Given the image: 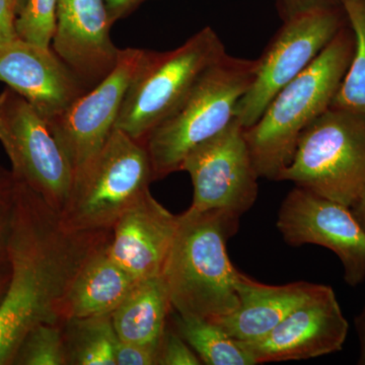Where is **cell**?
Masks as SVG:
<instances>
[{
	"mask_svg": "<svg viewBox=\"0 0 365 365\" xmlns=\"http://www.w3.org/2000/svg\"><path fill=\"white\" fill-rule=\"evenodd\" d=\"M198 355L173 327L168 325L157 348V365H200Z\"/></svg>",
	"mask_w": 365,
	"mask_h": 365,
	"instance_id": "25",
	"label": "cell"
},
{
	"mask_svg": "<svg viewBox=\"0 0 365 365\" xmlns=\"http://www.w3.org/2000/svg\"><path fill=\"white\" fill-rule=\"evenodd\" d=\"M58 0H26L16 16V35L32 44L51 47L57 25Z\"/></svg>",
	"mask_w": 365,
	"mask_h": 365,
	"instance_id": "24",
	"label": "cell"
},
{
	"mask_svg": "<svg viewBox=\"0 0 365 365\" xmlns=\"http://www.w3.org/2000/svg\"><path fill=\"white\" fill-rule=\"evenodd\" d=\"M355 326H356L360 343L359 364L365 365V307L359 316L355 319Z\"/></svg>",
	"mask_w": 365,
	"mask_h": 365,
	"instance_id": "31",
	"label": "cell"
},
{
	"mask_svg": "<svg viewBox=\"0 0 365 365\" xmlns=\"http://www.w3.org/2000/svg\"><path fill=\"white\" fill-rule=\"evenodd\" d=\"M16 21V14L11 0H0V45L18 38Z\"/></svg>",
	"mask_w": 365,
	"mask_h": 365,
	"instance_id": "29",
	"label": "cell"
},
{
	"mask_svg": "<svg viewBox=\"0 0 365 365\" xmlns=\"http://www.w3.org/2000/svg\"><path fill=\"white\" fill-rule=\"evenodd\" d=\"M182 170L188 173L193 185L189 210H222L241 217L256 202L260 178L237 118L222 133L192 151Z\"/></svg>",
	"mask_w": 365,
	"mask_h": 365,
	"instance_id": "10",
	"label": "cell"
},
{
	"mask_svg": "<svg viewBox=\"0 0 365 365\" xmlns=\"http://www.w3.org/2000/svg\"><path fill=\"white\" fill-rule=\"evenodd\" d=\"M0 143L14 176L61 212L73 179L71 165L47 122L9 88L0 93Z\"/></svg>",
	"mask_w": 365,
	"mask_h": 365,
	"instance_id": "9",
	"label": "cell"
},
{
	"mask_svg": "<svg viewBox=\"0 0 365 365\" xmlns=\"http://www.w3.org/2000/svg\"><path fill=\"white\" fill-rule=\"evenodd\" d=\"M111 239L112 230H64L59 213L16 179L7 242L11 277L0 304V365H11L21 340L35 327L63 324L62 302L74 278Z\"/></svg>",
	"mask_w": 365,
	"mask_h": 365,
	"instance_id": "1",
	"label": "cell"
},
{
	"mask_svg": "<svg viewBox=\"0 0 365 365\" xmlns=\"http://www.w3.org/2000/svg\"><path fill=\"white\" fill-rule=\"evenodd\" d=\"M11 365H67L62 324H41L21 340Z\"/></svg>",
	"mask_w": 365,
	"mask_h": 365,
	"instance_id": "23",
	"label": "cell"
},
{
	"mask_svg": "<svg viewBox=\"0 0 365 365\" xmlns=\"http://www.w3.org/2000/svg\"><path fill=\"white\" fill-rule=\"evenodd\" d=\"M0 81L25 98L48 126L88 91L51 47L19 37L0 45Z\"/></svg>",
	"mask_w": 365,
	"mask_h": 365,
	"instance_id": "14",
	"label": "cell"
},
{
	"mask_svg": "<svg viewBox=\"0 0 365 365\" xmlns=\"http://www.w3.org/2000/svg\"><path fill=\"white\" fill-rule=\"evenodd\" d=\"M16 177L11 170L0 165V262L7 260V242L16 205Z\"/></svg>",
	"mask_w": 365,
	"mask_h": 365,
	"instance_id": "26",
	"label": "cell"
},
{
	"mask_svg": "<svg viewBox=\"0 0 365 365\" xmlns=\"http://www.w3.org/2000/svg\"><path fill=\"white\" fill-rule=\"evenodd\" d=\"M347 319L335 292L328 285L295 309L271 332L242 343L255 364L306 360L339 352L347 338Z\"/></svg>",
	"mask_w": 365,
	"mask_h": 365,
	"instance_id": "13",
	"label": "cell"
},
{
	"mask_svg": "<svg viewBox=\"0 0 365 365\" xmlns=\"http://www.w3.org/2000/svg\"><path fill=\"white\" fill-rule=\"evenodd\" d=\"M354 51L347 24L321 54L272 98L258 121L245 129L259 178L277 181L300 136L332 106Z\"/></svg>",
	"mask_w": 365,
	"mask_h": 365,
	"instance_id": "3",
	"label": "cell"
},
{
	"mask_svg": "<svg viewBox=\"0 0 365 365\" xmlns=\"http://www.w3.org/2000/svg\"><path fill=\"white\" fill-rule=\"evenodd\" d=\"M62 329L67 365H116L119 337L112 314L68 319Z\"/></svg>",
	"mask_w": 365,
	"mask_h": 365,
	"instance_id": "20",
	"label": "cell"
},
{
	"mask_svg": "<svg viewBox=\"0 0 365 365\" xmlns=\"http://www.w3.org/2000/svg\"><path fill=\"white\" fill-rule=\"evenodd\" d=\"M157 348L119 339L115 350L116 365H157Z\"/></svg>",
	"mask_w": 365,
	"mask_h": 365,
	"instance_id": "27",
	"label": "cell"
},
{
	"mask_svg": "<svg viewBox=\"0 0 365 365\" xmlns=\"http://www.w3.org/2000/svg\"><path fill=\"white\" fill-rule=\"evenodd\" d=\"M173 312L162 275L139 281L112 313L118 337L124 342L158 346Z\"/></svg>",
	"mask_w": 365,
	"mask_h": 365,
	"instance_id": "19",
	"label": "cell"
},
{
	"mask_svg": "<svg viewBox=\"0 0 365 365\" xmlns=\"http://www.w3.org/2000/svg\"><path fill=\"white\" fill-rule=\"evenodd\" d=\"M351 210L354 213L355 217L357 218L360 225L365 230V190L362 192L361 195L357 199L356 202L351 206Z\"/></svg>",
	"mask_w": 365,
	"mask_h": 365,
	"instance_id": "33",
	"label": "cell"
},
{
	"mask_svg": "<svg viewBox=\"0 0 365 365\" xmlns=\"http://www.w3.org/2000/svg\"><path fill=\"white\" fill-rule=\"evenodd\" d=\"M150 51L139 48L120 50L111 73L49 125L73 175L97 155L112 133L127 88Z\"/></svg>",
	"mask_w": 365,
	"mask_h": 365,
	"instance_id": "12",
	"label": "cell"
},
{
	"mask_svg": "<svg viewBox=\"0 0 365 365\" xmlns=\"http://www.w3.org/2000/svg\"><path fill=\"white\" fill-rule=\"evenodd\" d=\"M170 321L173 328L188 343L203 364H256L245 346L215 322L177 313Z\"/></svg>",
	"mask_w": 365,
	"mask_h": 365,
	"instance_id": "21",
	"label": "cell"
},
{
	"mask_svg": "<svg viewBox=\"0 0 365 365\" xmlns=\"http://www.w3.org/2000/svg\"><path fill=\"white\" fill-rule=\"evenodd\" d=\"M257 59L227 52L204 72L182 104L144 140L155 181L182 172L192 151L215 138L234 121L235 108L248 91Z\"/></svg>",
	"mask_w": 365,
	"mask_h": 365,
	"instance_id": "4",
	"label": "cell"
},
{
	"mask_svg": "<svg viewBox=\"0 0 365 365\" xmlns=\"http://www.w3.org/2000/svg\"><path fill=\"white\" fill-rule=\"evenodd\" d=\"M275 4L283 21L312 9L340 6L341 0H275Z\"/></svg>",
	"mask_w": 365,
	"mask_h": 365,
	"instance_id": "28",
	"label": "cell"
},
{
	"mask_svg": "<svg viewBox=\"0 0 365 365\" xmlns=\"http://www.w3.org/2000/svg\"><path fill=\"white\" fill-rule=\"evenodd\" d=\"M347 24L342 6L312 9L283 21L257 61L253 81L235 108L245 129L272 98L304 71Z\"/></svg>",
	"mask_w": 365,
	"mask_h": 365,
	"instance_id": "8",
	"label": "cell"
},
{
	"mask_svg": "<svg viewBox=\"0 0 365 365\" xmlns=\"http://www.w3.org/2000/svg\"><path fill=\"white\" fill-rule=\"evenodd\" d=\"M322 285L307 281L264 284L240 272L237 281L239 307L234 313L212 322L240 342H254L267 335L288 314L313 297Z\"/></svg>",
	"mask_w": 365,
	"mask_h": 365,
	"instance_id": "17",
	"label": "cell"
},
{
	"mask_svg": "<svg viewBox=\"0 0 365 365\" xmlns=\"http://www.w3.org/2000/svg\"><path fill=\"white\" fill-rule=\"evenodd\" d=\"M150 0H105L112 25L130 16L139 6Z\"/></svg>",
	"mask_w": 365,
	"mask_h": 365,
	"instance_id": "30",
	"label": "cell"
},
{
	"mask_svg": "<svg viewBox=\"0 0 365 365\" xmlns=\"http://www.w3.org/2000/svg\"><path fill=\"white\" fill-rule=\"evenodd\" d=\"M111 242V241H110ZM110 242L86 262L64 297L62 322L112 314L139 282L113 260Z\"/></svg>",
	"mask_w": 365,
	"mask_h": 365,
	"instance_id": "18",
	"label": "cell"
},
{
	"mask_svg": "<svg viewBox=\"0 0 365 365\" xmlns=\"http://www.w3.org/2000/svg\"><path fill=\"white\" fill-rule=\"evenodd\" d=\"M155 181L144 143L114 128L97 155L73 175L60 225L68 232L112 230Z\"/></svg>",
	"mask_w": 365,
	"mask_h": 365,
	"instance_id": "5",
	"label": "cell"
},
{
	"mask_svg": "<svg viewBox=\"0 0 365 365\" xmlns=\"http://www.w3.org/2000/svg\"><path fill=\"white\" fill-rule=\"evenodd\" d=\"M225 53L222 39L210 26L194 34L176 49L150 50L127 88L115 128L144 143L182 104L204 72Z\"/></svg>",
	"mask_w": 365,
	"mask_h": 365,
	"instance_id": "7",
	"label": "cell"
},
{
	"mask_svg": "<svg viewBox=\"0 0 365 365\" xmlns=\"http://www.w3.org/2000/svg\"><path fill=\"white\" fill-rule=\"evenodd\" d=\"M178 225L179 215L163 207L148 190L115 223L108 252L136 280L162 275Z\"/></svg>",
	"mask_w": 365,
	"mask_h": 365,
	"instance_id": "16",
	"label": "cell"
},
{
	"mask_svg": "<svg viewBox=\"0 0 365 365\" xmlns=\"http://www.w3.org/2000/svg\"><path fill=\"white\" fill-rule=\"evenodd\" d=\"M9 277H11V266L9 259L0 262V304L6 295L7 287H9Z\"/></svg>",
	"mask_w": 365,
	"mask_h": 365,
	"instance_id": "32",
	"label": "cell"
},
{
	"mask_svg": "<svg viewBox=\"0 0 365 365\" xmlns=\"http://www.w3.org/2000/svg\"><path fill=\"white\" fill-rule=\"evenodd\" d=\"M105 0H58L52 49L91 90L116 66L120 50L110 36Z\"/></svg>",
	"mask_w": 365,
	"mask_h": 365,
	"instance_id": "15",
	"label": "cell"
},
{
	"mask_svg": "<svg viewBox=\"0 0 365 365\" xmlns=\"http://www.w3.org/2000/svg\"><path fill=\"white\" fill-rule=\"evenodd\" d=\"M13 2V6L14 9V11H16V16L21 13L23 7L25 6L26 0H11Z\"/></svg>",
	"mask_w": 365,
	"mask_h": 365,
	"instance_id": "34",
	"label": "cell"
},
{
	"mask_svg": "<svg viewBox=\"0 0 365 365\" xmlns=\"http://www.w3.org/2000/svg\"><path fill=\"white\" fill-rule=\"evenodd\" d=\"M239 222V216L222 210L188 209L179 215L162 273L175 313L215 321L237 309L240 271L228 257L227 245Z\"/></svg>",
	"mask_w": 365,
	"mask_h": 365,
	"instance_id": "2",
	"label": "cell"
},
{
	"mask_svg": "<svg viewBox=\"0 0 365 365\" xmlns=\"http://www.w3.org/2000/svg\"><path fill=\"white\" fill-rule=\"evenodd\" d=\"M276 182L351 207L365 190V116L330 107L304 131Z\"/></svg>",
	"mask_w": 365,
	"mask_h": 365,
	"instance_id": "6",
	"label": "cell"
},
{
	"mask_svg": "<svg viewBox=\"0 0 365 365\" xmlns=\"http://www.w3.org/2000/svg\"><path fill=\"white\" fill-rule=\"evenodd\" d=\"M354 35V51L331 107L365 116V0H341Z\"/></svg>",
	"mask_w": 365,
	"mask_h": 365,
	"instance_id": "22",
	"label": "cell"
},
{
	"mask_svg": "<svg viewBox=\"0 0 365 365\" xmlns=\"http://www.w3.org/2000/svg\"><path fill=\"white\" fill-rule=\"evenodd\" d=\"M276 227L289 246L331 250L340 259L350 287L365 280V230L351 208L295 186L281 204Z\"/></svg>",
	"mask_w": 365,
	"mask_h": 365,
	"instance_id": "11",
	"label": "cell"
}]
</instances>
